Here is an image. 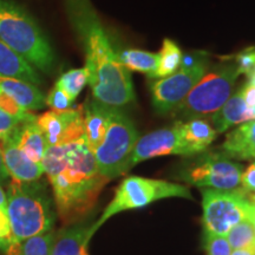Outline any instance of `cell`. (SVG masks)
I'll return each instance as SVG.
<instances>
[{"label": "cell", "instance_id": "cell-1", "mask_svg": "<svg viewBox=\"0 0 255 255\" xmlns=\"http://www.w3.org/2000/svg\"><path fill=\"white\" fill-rule=\"evenodd\" d=\"M66 13L85 53L94 100L121 108L135 100L130 71L124 68L90 0H65Z\"/></svg>", "mask_w": 255, "mask_h": 255}, {"label": "cell", "instance_id": "cell-2", "mask_svg": "<svg viewBox=\"0 0 255 255\" xmlns=\"http://www.w3.org/2000/svg\"><path fill=\"white\" fill-rule=\"evenodd\" d=\"M41 165L52 186L57 213L65 225L87 215L109 181L98 170L84 137L47 146Z\"/></svg>", "mask_w": 255, "mask_h": 255}, {"label": "cell", "instance_id": "cell-3", "mask_svg": "<svg viewBox=\"0 0 255 255\" xmlns=\"http://www.w3.org/2000/svg\"><path fill=\"white\" fill-rule=\"evenodd\" d=\"M6 196V213L11 227V244L6 252L28 238L52 231L56 210L45 186L39 180L33 182L12 180Z\"/></svg>", "mask_w": 255, "mask_h": 255}, {"label": "cell", "instance_id": "cell-4", "mask_svg": "<svg viewBox=\"0 0 255 255\" xmlns=\"http://www.w3.org/2000/svg\"><path fill=\"white\" fill-rule=\"evenodd\" d=\"M0 40L44 73L56 66V55L41 28L23 7L0 0Z\"/></svg>", "mask_w": 255, "mask_h": 255}, {"label": "cell", "instance_id": "cell-5", "mask_svg": "<svg viewBox=\"0 0 255 255\" xmlns=\"http://www.w3.org/2000/svg\"><path fill=\"white\" fill-rule=\"evenodd\" d=\"M170 197L193 200V195L189 189L182 184L164 180H156V178L128 176L117 187L114 199L104 209L98 221L91 225L89 238L91 239L94 237V234L102 227V225L114 215L128 212V210L143 208L156 201L170 199Z\"/></svg>", "mask_w": 255, "mask_h": 255}, {"label": "cell", "instance_id": "cell-6", "mask_svg": "<svg viewBox=\"0 0 255 255\" xmlns=\"http://www.w3.org/2000/svg\"><path fill=\"white\" fill-rule=\"evenodd\" d=\"M239 76L235 63L222 64L206 72L171 115L180 122L212 116L231 97Z\"/></svg>", "mask_w": 255, "mask_h": 255}, {"label": "cell", "instance_id": "cell-7", "mask_svg": "<svg viewBox=\"0 0 255 255\" xmlns=\"http://www.w3.org/2000/svg\"><path fill=\"white\" fill-rule=\"evenodd\" d=\"M132 121L120 108L111 107L110 122L103 141L94 151L98 170L108 180L127 173L130 155L138 141Z\"/></svg>", "mask_w": 255, "mask_h": 255}, {"label": "cell", "instance_id": "cell-8", "mask_svg": "<svg viewBox=\"0 0 255 255\" xmlns=\"http://www.w3.org/2000/svg\"><path fill=\"white\" fill-rule=\"evenodd\" d=\"M252 202L240 190L202 189L203 231L216 235L227 233L244 220H250Z\"/></svg>", "mask_w": 255, "mask_h": 255}, {"label": "cell", "instance_id": "cell-9", "mask_svg": "<svg viewBox=\"0 0 255 255\" xmlns=\"http://www.w3.org/2000/svg\"><path fill=\"white\" fill-rule=\"evenodd\" d=\"M208 69L207 58L190 69H181L167 77L150 82L151 102L158 114L171 113L182 102Z\"/></svg>", "mask_w": 255, "mask_h": 255}, {"label": "cell", "instance_id": "cell-10", "mask_svg": "<svg viewBox=\"0 0 255 255\" xmlns=\"http://www.w3.org/2000/svg\"><path fill=\"white\" fill-rule=\"evenodd\" d=\"M244 167L225 154H210L188 170L186 181L202 189L231 191L240 187Z\"/></svg>", "mask_w": 255, "mask_h": 255}, {"label": "cell", "instance_id": "cell-11", "mask_svg": "<svg viewBox=\"0 0 255 255\" xmlns=\"http://www.w3.org/2000/svg\"><path fill=\"white\" fill-rule=\"evenodd\" d=\"M193 156L195 152L184 141L177 122L174 127L163 128L138 138L127 164V171L136 164L158 156Z\"/></svg>", "mask_w": 255, "mask_h": 255}, {"label": "cell", "instance_id": "cell-12", "mask_svg": "<svg viewBox=\"0 0 255 255\" xmlns=\"http://www.w3.org/2000/svg\"><path fill=\"white\" fill-rule=\"evenodd\" d=\"M36 123L43 132L47 146L68 144L84 137L83 107L69 110H50L37 116Z\"/></svg>", "mask_w": 255, "mask_h": 255}, {"label": "cell", "instance_id": "cell-13", "mask_svg": "<svg viewBox=\"0 0 255 255\" xmlns=\"http://www.w3.org/2000/svg\"><path fill=\"white\" fill-rule=\"evenodd\" d=\"M0 149L4 156V163L12 180L19 182H33L38 181L44 174L41 163H36L24 154L12 136L1 139Z\"/></svg>", "mask_w": 255, "mask_h": 255}, {"label": "cell", "instance_id": "cell-14", "mask_svg": "<svg viewBox=\"0 0 255 255\" xmlns=\"http://www.w3.org/2000/svg\"><path fill=\"white\" fill-rule=\"evenodd\" d=\"M83 107L84 138L89 149L94 152L103 141L110 122L111 107L88 98Z\"/></svg>", "mask_w": 255, "mask_h": 255}, {"label": "cell", "instance_id": "cell-15", "mask_svg": "<svg viewBox=\"0 0 255 255\" xmlns=\"http://www.w3.org/2000/svg\"><path fill=\"white\" fill-rule=\"evenodd\" d=\"M221 149L231 159L255 161V121L242 123L227 133Z\"/></svg>", "mask_w": 255, "mask_h": 255}, {"label": "cell", "instance_id": "cell-16", "mask_svg": "<svg viewBox=\"0 0 255 255\" xmlns=\"http://www.w3.org/2000/svg\"><path fill=\"white\" fill-rule=\"evenodd\" d=\"M252 121L251 108L242 97L241 88L226 101L220 109L212 115V126L218 133L227 131L229 128Z\"/></svg>", "mask_w": 255, "mask_h": 255}, {"label": "cell", "instance_id": "cell-17", "mask_svg": "<svg viewBox=\"0 0 255 255\" xmlns=\"http://www.w3.org/2000/svg\"><path fill=\"white\" fill-rule=\"evenodd\" d=\"M90 227L91 225L83 223L59 229L56 232L51 255H88Z\"/></svg>", "mask_w": 255, "mask_h": 255}, {"label": "cell", "instance_id": "cell-18", "mask_svg": "<svg viewBox=\"0 0 255 255\" xmlns=\"http://www.w3.org/2000/svg\"><path fill=\"white\" fill-rule=\"evenodd\" d=\"M0 90L26 110H39L46 105L43 92L34 84L23 79L0 76Z\"/></svg>", "mask_w": 255, "mask_h": 255}, {"label": "cell", "instance_id": "cell-19", "mask_svg": "<svg viewBox=\"0 0 255 255\" xmlns=\"http://www.w3.org/2000/svg\"><path fill=\"white\" fill-rule=\"evenodd\" d=\"M0 76L23 79L34 85L43 83L36 69L2 40H0Z\"/></svg>", "mask_w": 255, "mask_h": 255}, {"label": "cell", "instance_id": "cell-20", "mask_svg": "<svg viewBox=\"0 0 255 255\" xmlns=\"http://www.w3.org/2000/svg\"><path fill=\"white\" fill-rule=\"evenodd\" d=\"M11 136L28 158L36 163H41L47 144L36 121L21 122Z\"/></svg>", "mask_w": 255, "mask_h": 255}, {"label": "cell", "instance_id": "cell-21", "mask_svg": "<svg viewBox=\"0 0 255 255\" xmlns=\"http://www.w3.org/2000/svg\"><path fill=\"white\" fill-rule=\"evenodd\" d=\"M184 141L190 146L191 150L196 154L205 151L214 142L218 132L210 123L202 119H194L180 122L177 121Z\"/></svg>", "mask_w": 255, "mask_h": 255}, {"label": "cell", "instance_id": "cell-22", "mask_svg": "<svg viewBox=\"0 0 255 255\" xmlns=\"http://www.w3.org/2000/svg\"><path fill=\"white\" fill-rule=\"evenodd\" d=\"M119 59L124 68L129 71H137L146 73L149 78L154 79L158 66V53L149 51L127 49L119 53Z\"/></svg>", "mask_w": 255, "mask_h": 255}, {"label": "cell", "instance_id": "cell-23", "mask_svg": "<svg viewBox=\"0 0 255 255\" xmlns=\"http://www.w3.org/2000/svg\"><path fill=\"white\" fill-rule=\"evenodd\" d=\"M182 51L175 41L165 38L162 44V49L158 53V66L154 79H159L173 75L180 68Z\"/></svg>", "mask_w": 255, "mask_h": 255}, {"label": "cell", "instance_id": "cell-24", "mask_svg": "<svg viewBox=\"0 0 255 255\" xmlns=\"http://www.w3.org/2000/svg\"><path fill=\"white\" fill-rule=\"evenodd\" d=\"M56 232L50 231L21 241L12 255H51Z\"/></svg>", "mask_w": 255, "mask_h": 255}, {"label": "cell", "instance_id": "cell-25", "mask_svg": "<svg viewBox=\"0 0 255 255\" xmlns=\"http://www.w3.org/2000/svg\"><path fill=\"white\" fill-rule=\"evenodd\" d=\"M232 250H246L254 248L255 229L251 220H244L235 225L226 235Z\"/></svg>", "mask_w": 255, "mask_h": 255}, {"label": "cell", "instance_id": "cell-26", "mask_svg": "<svg viewBox=\"0 0 255 255\" xmlns=\"http://www.w3.org/2000/svg\"><path fill=\"white\" fill-rule=\"evenodd\" d=\"M59 88H62L72 101H76L78 95L81 94L85 85L88 84V71L87 69H72L70 71L63 73L56 83Z\"/></svg>", "mask_w": 255, "mask_h": 255}, {"label": "cell", "instance_id": "cell-27", "mask_svg": "<svg viewBox=\"0 0 255 255\" xmlns=\"http://www.w3.org/2000/svg\"><path fill=\"white\" fill-rule=\"evenodd\" d=\"M0 109L21 121V122H30V121L37 120V116L33 113H31V110L24 109L13 98L9 97L1 90H0Z\"/></svg>", "mask_w": 255, "mask_h": 255}, {"label": "cell", "instance_id": "cell-28", "mask_svg": "<svg viewBox=\"0 0 255 255\" xmlns=\"http://www.w3.org/2000/svg\"><path fill=\"white\" fill-rule=\"evenodd\" d=\"M203 248L206 255H231L232 247L225 235L203 233Z\"/></svg>", "mask_w": 255, "mask_h": 255}, {"label": "cell", "instance_id": "cell-29", "mask_svg": "<svg viewBox=\"0 0 255 255\" xmlns=\"http://www.w3.org/2000/svg\"><path fill=\"white\" fill-rule=\"evenodd\" d=\"M73 103H75V101H72L69 97V95L57 84H55V87L51 89L49 95L45 98V104L56 111L71 109Z\"/></svg>", "mask_w": 255, "mask_h": 255}, {"label": "cell", "instance_id": "cell-30", "mask_svg": "<svg viewBox=\"0 0 255 255\" xmlns=\"http://www.w3.org/2000/svg\"><path fill=\"white\" fill-rule=\"evenodd\" d=\"M235 65H237L238 71L240 75H246L247 77L255 70V49L250 47V49L244 50L242 52L238 53L237 56L233 57Z\"/></svg>", "mask_w": 255, "mask_h": 255}, {"label": "cell", "instance_id": "cell-31", "mask_svg": "<svg viewBox=\"0 0 255 255\" xmlns=\"http://www.w3.org/2000/svg\"><path fill=\"white\" fill-rule=\"evenodd\" d=\"M20 123L21 121L0 109V141L11 136Z\"/></svg>", "mask_w": 255, "mask_h": 255}, {"label": "cell", "instance_id": "cell-32", "mask_svg": "<svg viewBox=\"0 0 255 255\" xmlns=\"http://www.w3.org/2000/svg\"><path fill=\"white\" fill-rule=\"evenodd\" d=\"M241 190L245 194H253L255 193V164L252 163L250 167L246 168V170L242 171L241 180H240Z\"/></svg>", "mask_w": 255, "mask_h": 255}, {"label": "cell", "instance_id": "cell-33", "mask_svg": "<svg viewBox=\"0 0 255 255\" xmlns=\"http://www.w3.org/2000/svg\"><path fill=\"white\" fill-rule=\"evenodd\" d=\"M203 59H206V56H203L202 53H186V55H182V58H181L180 68L181 69H190L193 66H195L196 64L202 62Z\"/></svg>", "mask_w": 255, "mask_h": 255}, {"label": "cell", "instance_id": "cell-34", "mask_svg": "<svg viewBox=\"0 0 255 255\" xmlns=\"http://www.w3.org/2000/svg\"><path fill=\"white\" fill-rule=\"evenodd\" d=\"M0 237L11 244V227H9L7 213L4 209H0Z\"/></svg>", "mask_w": 255, "mask_h": 255}, {"label": "cell", "instance_id": "cell-35", "mask_svg": "<svg viewBox=\"0 0 255 255\" xmlns=\"http://www.w3.org/2000/svg\"><path fill=\"white\" fill-rule=\"evenodd\" d=\"M242 97H244L245 103L248 108H253L255 105V87L246 83L244 87L241 88Z\"/></svg>", "mask_w": 255, "mask_h": 255}, {"label": "cell", "instance_id": "cell-36", "mask_svg": "<svg viewBox=\"0 0 255 255\" xmlns=\"http://www.w3.org/2000/svg\"><path fill=\"white\" fill-rule=\"evenodd\" d=\"M8 173L6 170L5 163H4V156H2V151L0 149V184H4L7 182L8 180Z\"/></svg>", "mask_w": 255, "mask_h": 255}, {"label": "cell", "instance_id": "cell-37", "mask_svg": "<svg viewBox=\"0 0 255 255\" xmlns=\"http://www.w3.org/2000/svg\"><path fill=\"white\" fill-rule=\"evenodd\" d=\"M231 255H255L254 248H246V250H233Z\"/></svg>", "mask_w": 255, "mask_h": 255}, {"label": "cell", "instance_id": "cell-38", "mask_svg": "<svg viewBox=\"0 0 255 255\" xmlns=\"http://www.w3.org/2000/svg\"><path fill=\"white\" fill-rule=\"evenodd\" d=\"M6 207H7V196H6L2 188L0 187V209L6 210Z\"/></svg>", "mask_w": 255, "mask_h": 255}, {"label": "cell", "instance_id": "cell-39", "mask_svg": "<svg viewBox=\"0 0 255 255\" xmlns=\"http://www.w3.org/2000/svg\"><path fill=\"white\" fill-rule=\"evenodd\" d=\"M250 220L253 222L254 225V229H255V203L252 202L251 206V213H250Z\"/></svg>", "mask_w": 255, "mask_h": 255}, {"label": "cell", "instance_id": "cell-40", "mask_svg": "<svg viewBox=\"0 0 255 255\" xmlns=\"http://www.w3.org/2000/svg\"><path fill=\"white\" fill-rule=\"evenodd\" d=\"M8 246H9V241L5 240L4 238L0 237V248H1V250L6 251V250H7V248H8Z\"/></svg>", "mask_w": 255, "mask_h": 255}, {"label": "cell", "instance_id": "cell-41", "mask_svg": "<svg viewBox=\"0 0 255 255\" xmlns=\"http://www.w3.org/2000/svg\"><path fill=\"white\" fill-rule=\"evenodd\" d=\"M248 84H251V85H254L255 87V70H254V72L252 73V75H250L248 76Z\"/></svg>", "mask_w": 255, "mask_h": 255}, {"label": "cell", "instance_id": "cell-42", "mask_svg": "<svg viewBox=\"0 0 255 255\" xmlns=\"http://www.w3.org/2000/svg\"><path fill=\"white\" fill-rule=\"evenodd\" d=\"M248 200L251 201V202H253V203H255V193H253V194H248Z\"/></svg>", "mask_w": 255, "mask_h": 255}, {"label": "cell", "instance_id": "cell-43", "mask_svg": "<svg viewBox=\"0 0 255 255\" xmlns=\"http://www.w3.org/2000/svg\"><path fill=\"white\" fill-rule=\"evenodd\" d=\"M251 114H252V121H255V105L253 108H251Z\"/></svg>", "mask_w": 255, "mask_h": 255}, {"label": "cell", "instance_id": "cell-44", "mask_svg": "<svg viewBox=\"0 0 255 255\" xmlns=\"http://www.w3.org/2000/svg\"><path fill=\"white\" fill-rule=\"evenodd\" d=\"M254 250H255V244H254Z\"/></svg>", "mask_w": 255, "mask_h": 255}, {"label": "cell", "instance_id": "cell-45", "mask_svg": "<svg viewBox=\"0 0 255 255\" xmlns=\"http://www.w3.org/2000/svg\"><path fill=\"white\" fill-rule=\"evenodd\" d=\"M254 164H255V162H254Z\"/></svg>", "mask_w": 255, "mask_h": 255}]
</instances>
